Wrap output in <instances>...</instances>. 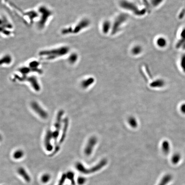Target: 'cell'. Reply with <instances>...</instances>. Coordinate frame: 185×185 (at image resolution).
I'll use <instances>...</instances> for the list:
<instances>
[{
	"mask_svg": "<svg viewBox=\"0 0 185 185\" xmlns=\"http://www.w3.org/2000/svg\"><path fill=\"white\" fill-rule=\"evenodd\" d=\"M68 124V121L67 119L65 118L64 120V127H63L62 133L61 136V138L60 139L59 141L58 144H62L64 141L66 135L67 129Z\"/></svg>",
	"mask_w": 185,
	"mask_h": 185,
	"instance_id": "obj_7",
	"label": "cell"
},
{
	"mask_svg": "<svg viewBox=\"0 0 185 185\" xmlns=\"http://www.w3.org/2000/svg\"><path fill=\"white\" fill-rule=\"evenodd\" d=\"M181 109L182 112L185 114V104L181 106Z\"/></svg>",
	"mask_w": 185,
	"mask_h": 185,
	"instance_id": "obj_16",
	"label": "cell"
},
{
	"mask_svg": "<svg viewBox=\"0 0 185 185\" xmlns=\"http://www.w3.org/2000/svg\"><path fill=\"white\" fill-rule=\"evenodd\" d=\"M31 107L32 110L41 118L46 119L48 118V114L47 111L37 102H32L31 103Z\"/></svg>",
	"mask_w": 185,
	"mask_h": 185,
	"instance_id": "obj_4",
	"label": "cell"
},
{
	"mask_svg": "<svg viewBox=\"0 0 185 185\" xmlns=\"http://www.w3.org/2000/svg\"><path fill=\"white\" fill-rule=\"evenodd\" d=\"M66 46H58L42 50L39 53V57L42 60L53 61L65 56L69 52Z\"/></svg>",
	"mask_w": 185,
	"mask_h": 185,
	"instance_id": "obj_1",
	"label": "cell"
},
{
	"mask_svg": "<svg viewBox=\"0 0 185 185\" xmlns=\"http://www.w3.org/2000/svg\"><path fill=\"white\" fill-rule=\"evenodd\" d=\"M16 78L20 81H28L29 82L31 86L36 91L39 92L40 91L41 88L38 81L37 78L35 76H30L28 78L26 76H23L21 77L17 76Z\"/></svg>",
	"mask_w": 185,
	"mask_h": 185,
	"instance_id": "obj_5",
	"label": "cell"
},
{
	"mask_svg": "<svg viewBox=\"0 0 185 185\" xmlns=\"http://www.w3.org/2000/svg\"><path fill=\"white\" fill-rule=\"evenodd\" d=\"M24 156V152L22 150H18L15 151L13 154V157L15 159H19Z\"/></svg>",
	"mask_w": 185,
	"mask_h": 185,
	"instance_id": "obj_10",
	"label": "cell"
},
{
	"mask_svg": "<svg viewBox=\"0 0 185 185\" xmlns=\"http://www.w3.org/2000/svg\"><path fill=\"white\" fill-rule=\"evenodd\" d=\"M2 136L0 134V141L2 140Z\"/></svg>",
	"mask_w": 185,
	"mask_h": 185,
	"instance_id": "obj_17",
	"label": "cell"
},
{
	"mask_svg": "<svg viewBox=\"0 0 185 185\" xmlns=\"http://www.w3.org/2000/svg\"><path fill=\"white\" fill-rule=\"evenodd\" d=\"M181 159V156L180 154H175L173 156L171 159V161L174 164H177L179 163Z\"/></svg>",
	"mask_w": 185,
	"mask_h": 185,
	"instance_id": "obj_11",
	"label": "cell"
},
{
	"mask_svg": "<svg viewBox=\"0 0 185 185\" xmlns=\"http://www.w3.org/2000/svg\"><path fill=\"white\" fill-rule=\"evenodd\" d=\"M157 42V44L159 46H161V47L164 46L166 44V41H165V39H164L162 38L158 39Z\"/></svg>",
	"mask_w": 185,
	"mask_h": 185,
	"instance_id": "obj_13",
	"label": "cell"
},
{
	"mask_svg": "<svg viewBox=\"0 0 185 185\" xmlns=\"http://www.w3.org/2000/svg\"><path fill=\"white\" fill-rule=\"evenodd\" d=\"M49 177L48 175H45V176H43L42 177V181L44 182H46L47 181H48V179H49Z\"/></svg>",
	"mask_w": 185,
	"mask_h": 185,
	"instance_id": "obj_15",
	"label": "cell"
},
{
	"mask_svg": "<svg viewBox=\"0 0 185 185\" xmlns=\"http://www.w3.org/2000/svg\"><path fill=\"white\" fill-rule=\"evenodd\" d=\"M53 139V133L51 129H48L45 134L44 138V144L45 149L48 151H51L53 149L52 140Z\"/></svg>",
	"mask_w": 185,
	"mask_h": 185,
	"instance_id": "obj_6",
	"label": "cell"
},
{
	"mask_svg": "<svg viewBox=\"0 0 185 185\" xmlns=\"http://www.w3.org/2000/svg\"><path fill=\"white\" fill-rule=\"evenodd\" d=\"M172 179V176L170 174H166L162 178L158 185H167L170 183Z\"/></svg>",
	"mask_w": 185,
	"mask_h": 185,
	"instance_id": "obj_9",
	"label": "cell"
},
{
	"mask_svg": "<svg viewBox=\"0 0 185 185\" xmlns=\"http://www.w3.org/2000/svg\"><path fill=\"white\" fill-rule=\"evenodd\" d=\"M12 61V58L10 55H4L0 59V65H9Z\"/></svg>",
	"mask_w": 185,
	"mask_h": 185,
	"instance_id": "obj_8",
	"label": "cell"
},
{
	"mask_svg": "<svg viewBox=\"0 0 185 185\" xmlns=\"http://www.w3.org/2000/svg\"><path fill=\"white\" fill-rule=\"evenodd\" d=\"M64 112L63 110H60L57 113L56 121L54 124V130L52 131L53 133V140H54L55 145L58 144V140L59 135L60 131L62 127V118Z\"/></svg>",
	"mask_w": 185,
	"mask_h": 185,
	"instance_id": "obj_3",
	"label": "cell"
},
{
	"mask_svg": "<svg viewBox=\"0 0 185 185\" xmlns=\"http://www.w3.org/2000/svg\"><path fill=\"white\" fill-rule=\"evenodd\" d=\"M38 9L39 20L38 21L37 26L38 29L41 30L44 29L49 19L52 17L53 13L49 8L45 6L39 7Z\"/></svg>",
	"mask_w": 185,
	"mask_h": 185,
	"instance_id": "obj_2",
	"label": "cell"
},
{
	"mask_svg": "<svg viewBox=\"0 0 185 185\" xmlns=\"http://www.w3.org/2000/svg\"><path fill=\"white\" fill-rule=\"evenodd\" d=\"M162 150L165 154H168L170 151V146L169 143L167 141H165L162 144Z\"/></svg>",
	"mask_w": 185,
	"mask_h": 185,
	"instance_id": "obj_12",
	"label": "cell"
},
{
	"mask_svg": "<svg viewBox=\"0 0 185 185\" xmlns=\"http://www.w3.org/2000/svg\"><path fill=\"white\" fill-rule=\"evenodd\" d=\"M163 85L164 83L162 81H157V82L154 83V86H155V87H156V86H157V87H161Z\"/></svg>",
	"mask_w": 185,
	"mask_h": 185,
	"instance_id": "obj_14",
	"label": "cell"
}]
</instances>
